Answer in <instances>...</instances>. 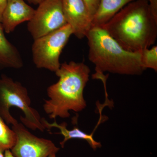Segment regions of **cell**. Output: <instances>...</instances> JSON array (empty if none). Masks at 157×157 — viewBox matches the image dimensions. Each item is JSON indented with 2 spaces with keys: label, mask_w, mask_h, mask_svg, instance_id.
Instances as JSON below:
<instances>
[{
  "label": "cell",
  "mask_w": 157,
  "mask_h": 157,
  "mask_svg": "<svg viewBox=\"0 0 157 157\" xmlns=\"http://www.w3.org/2000/svg\"><path fill=\"white\" fill-rule=\"evenodd\" d=\"M101 27L123 48L131 52L149 48L157 38V20L147 0L129 3Z\"/></svg>",
  "instance_id": "1"
},
{
  "label": "cell",
  "mask_w": 157,
  "mask_h": 157,
  "mask_svg": "<svg viewBox=\"0 0 157 157\" xmlns=\"http://www.w3.org/2000/svg\"><path fill=\"white\" fill-rule=\"evenodd\" d=\"M90 70L84 63L71 61L61 64L55 72L59 77L56 83L47 90L49 99L43 107L50 119L70 117V111L79 112L85 109L83 91L89 80Z\"/></svg>",
  "instance_id": "2"
},
{
  "label": "cell",
  "mask_w": 157,
  "mask_h": 157,
  "mask_svg": "<svg viewBox=\"0 0 157 157\" xmlns=\"http://www.w3.org/2000/svg\"><path fill=\"white\" fill-rule=\"evenodd\" d=\"M89 59L95 66V78L105 72L126 75H139L144 70L140 52L123 48L101 26H94L86 36Z\"/></svg>",
  "instance_id": "3"
},
{
  "label": "cell",
  "mask_w": 157,
  "mask_h": 157,
  "mask_svg": "<svg viewBox=\"0 0 157 157\" xmlns=\"http://www.w3.org/2000/svg\"><path fill=\"white\" fill-rule=\"evenodd\" d=\"M31 105L26 88L6 75L0 77V117L7 124L13 125L18 123L10 113L11 107H14L23 112L24 116H20V120L25 126L44 132L45 129L42 124V117Z\"/></svg>",
  "instance_id": "4"
},
{
  "label": "cell",
  "mask_w": 157,
  "mask_h": 157,
  "mask_svg": "<svg viewBox=\"0 0 157 157\" xmlns=\"http://www.w3.org/2000/svg\"><path fill=\"white\" fill-rule=\"evenodd\" d=\"M72 35V29L67 24L34 40L32 52L33 61L36 67L55 73L61 66V54Z\"/></svg>",
  "instance_id": "5"
},
{
  "label": "cell",
  "mask_w": 157,
  "mask_h": 157,
  "mask_svg": "<svg viewBox=\"0 0 157 157\" xmlns=\"http://www.w3.org/2000/svg\"><path fill=\"white\" fill-rule=\"evenodd\" d=\"M67 24L60 0H44L39 5L27 28L34 40L50 33Z\"/></svg>",
  "instance_id": "6"
},
{
  "label": "cell",
  "mask_w": 157,
  "mask_h": 157,
  "mask_svg": "<svg viewBox=\"0 0 157 157\" xmlns=\"http://www.w3.org/2000/svg\"><path fill=\"white\" fill-rule=\"evenodd\" d=\"M12 129L16 140L11 151L15 157H47L59 151L52 141L33 135L22 123L13 125Z\"/></svg>",
  "instance_id": "7"
},
{
  "label": "cell",
  "mask_w": 157,
  "mask_h": 157,
  "mask_svg": "<svg viewBox=\"0 0 157 157\" xmlns=\"http://www.w3.org/2000/svg\"><path fill=\"white\" fill-rule=\"evenodd\" d=\"M62 9L67 24L73 35L82 39L92 27V18L82 0H60Z\"/></svg>",
  "instance_id": "8"
},
{
  "label": "cell",
  "mask_w": 157,
  "mask_h": 157,
  "mask_svg": "<svg viewBox=\"0 0 157 157\" xmlns=\"http://www.w3.org/2000/svg\"><path fill=\"white\" fill-rule=\"evenodd\" d=\"M25 0H7L1 24L4 32L10 33L16 27L25 21H29L34 16V9L25 2Z\"/></svg>",
  "instance_id": "9"
},
{
  "label": "cell",
  "mask_w": 157,
  "mask_h": 157,
  "mask_svg": "<svg viewBox=\"0 0 157 157\" xmlns=\"http://www.w3.org/2000/svg\"><path fill=\"white\" fill-rule=\"evenodd\" d=\"M42 123L45 130L47 129L49 132L51 129L54 128L59 130L60 132L56 134H61L63 136L64 139L59 143L62 148L64 147L65 144L67 141L72 139H79L86 140L94 150L100 148L102 146L100 142L94 140L93 134L88 135L82 131L77 126H74L72 130H68L67 129V124L66 123H63L59 124L57 123L56 121H55L52 123H50L45 118H42Z\"/></svg>",
  "instance_id": "10"
},
{
  "label": "cell",
  "mask_w": 157,
  "mask_h": 157,
  "mask_svg": "<svg viewBox=\"0 0 157 157\" xmlns=\"http://www.w3.org/2000/svg\"><path fill=\"white\" fill-rule=\"evenodd\" d=\"M0 22V70L6 68L19 69L23 62L17 48L6 38Z\"/></svg>",
  "instance_id": "11"
},
{
  "label": "cell",
  "mask_w": 157,
  "mask_h": 157,
  "mask_svg": "<svg viewBox=\"0 0 157 157\" xmlns=\"http://www.w3.org/2000/svg\"><path fill=\"white\" fill-rule=\"evenodd\" d=\"M135 1L101 0L98 11L93 19V26L103 25L124 7Z\"/></svg>",
  "instance_id": "12"
},
{
  "label": "cell",
  "mask_w": 157,
  "mask_h": 157,
  "mask_svg": "<svg viewBox=\"0 0 157 157\" xmlns=\"http://www.w3.org/2000/svg\"><path fill=\"white\" fill-rule=\"evenodd\" d=\"M16 140L15 133L0 117V151L11 150Z\"/></svg>",
  "instance_id": "13"
},
{
  "label": "cell",
  "mask_w": 157,
  "mask_h": 157,
  "mask_svg": "<svg viewBox=\"0 0 157 157\" xmlns=\"http://www.w3.org/2000/svg\"><path fill=\"white\" fill-rule=\"evenodd\" d=\"M140 61L143 67L157 71V46L154 45L150 49L145 48L140 52Z\"/></svg>",
  "instance_id": "14"
},
{
  "label": "cell",
  "mask_w": 157,
  "mask_h": 157,
  "mask_svg": "<svg viewBox=\"0 0 157 157\" xmlns=\"http://www.w3.org/2000/svg\"><path fill=\"white\" fill-rule=\"evenodd\" d=\"M87 8L89 13L92 18L98 11L101 0H82Z\"/></svg>",
  "instance_id": "15"
},
{
  "label": "cell",
  "mask_w": 157,
  "mask_h": 157,
  "mask_svg": "<svg viewBox=\"0 0 157 157\" xmlns=\"http://www.w3.org/2000/svg\"><path fill=\"white\" fill-rule=\"evenodd\" d=\"M153 16L157 20V0H147Z\"/></svg>",
  "instance_id": "16"
},
{
  "label": "cell",
  "mask_w": 157,
  "mask_h": 157,
  "mask_svg": "<svg viewBox=\"0 0 157 157\" xmlns=\"http://www.w3.org/2000/svg\"><path fill=\"white\" fill-rule=\"evenodd\" d=\"M7 0H0V22L2 21V15L7 3Z\"/></svg>",
  "instance_id": "17"
},
{
  "label": "cell",
  "mask_w": 157,
  "mask_h": 157,
  "mask_svg": "<svg viewBox=\"0 0 157 157\" xmlns=\"http://www.w3.org/2000/svg\"><path fill=\"white\" fill-rule=\"evenodd\" d=\"M4 156L5 157H15L10 149L4 151Z\"/></svg>",
  "instance_id": "18"
},
{
  "label": "cell",
  "mask_w": 157,
  "mask_h": 157,
  "mask_svg": "<svg viewBox=\"0 0 157 157\" xmlns=\"http://www.w3.org/2000/svg\"><path fill=\"white\" fill-rule=\"evenodd\" d=\"M44 0H27L28 2L35 5H39L40 3L44 1Z\"/></svg>",
  "instance_id": "19"
},
{
  "label": "cell",
  "mask_w": 157,
  "mask_h": 157,
  "mask_svg": "<svg viewBox=\"0 0 157 157\" xmlns=\"http://www.w3.org/2000/svg\"><path fill=\"white\" fill-rule=\"evenodd\" d=\"M47 157H56V154H51L49 155Z\"/></svg>",
  "instance_id": "20"
},
{
  "label": "cell",
  "mask_w": 157,
  "mask_h": 157,
  "mask_svg": "<svg viewBox=\"0 0 157 157\" xmlns=\"http://www.w3.org/2000/svg\"><path fill=\"white\" fill-rule=\"evenodd\" d=\"M0 157H5L4 152L0 151Z\"/></svg>",
  "instance_id": "21"
},
{
  "label": "cell",
  "mask_w": 157,
  "mask_h": 157,
  "mask_svg": "<svg viewBox=\"0 0 157 157\" xmlns=\"http://www.w3.org/2000/svg\"><path fill=\"white\" fill-rule=\"evenodd\" d=\"M25 1H27V0H25Z\"/></svg>",
  "instance_id": "22"
}]
</instances>
